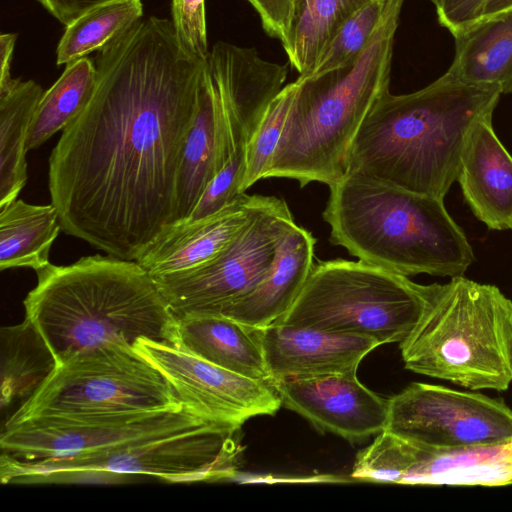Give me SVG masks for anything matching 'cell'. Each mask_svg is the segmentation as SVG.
Segmentation results:
<instances>
[{"mask_svg":"<svg viewBox=\"0 0 512 512\" xmlns=\"http://www.w3.org/2000/svg\"><path fill=\"white\" fill-rule=\"evenodd\" d=\"M96 83V66L88 57L67 64L39 101L29 130L27 150L39 148L55 133L68 127L89 102Z\"/></svg>","mask_w":512,"mask_h":512,"instance_id":"cell-28","label":"cell"},{"mask_svg":"<svg viewBox=\"0 0 512 512\" xmlns=\"http://www.w3.org/2000/svg\"><path fill=\"white\" fill-rule=\"evenodd\" d=\"M357 468L371 482L410 485L512 484V439L500 443L433 448L382 431L360 451Z\"/></svg>","mask_w":512,"mask_h":512,"instance_id":"cell-13","label":"cell"},{"mask_svg":"<svg viewBox=\"0 0 512 512\" xmlns=\"http://www.w3.org/2000/svg\"><path fill=\"white\" fill-rule=\"evenodd\" d=\"M496 86L444 75L409 94H382L366 115L347 155L346 172L444 199L457 180L470 129L493 115Z\"/></svg>","mask_w":512,"mask_h":512,"instance_id":"cell-2","label":"cell"},{"mask_svg":"<svg viewBox=\"0 0 512 512\" xmlns=\"http://www.w3.org/2000/svg\"><path fill=\"white\" fill-rule=\"evenodd\" d=\"M292 222L285 200L260 195L248 224L217 256L194 269L154 278L175 316L215 315L251 291L268 272Z\"/></svg>","mask_w":512,"mask_h":512,"instance_id":"cell-10","label":"cell"},{"mask_svg":"<svg viewBox=\"0 0 512 512\" xmlns=\"http://www.w3.org/2000/svg\"><path fill=\"white\" fill-rule=\"evenodd\" d=\"M1 409L14 412L29 400L57 367L36 328L25 320L1 328ZM13 412V413H14Z\"/></svg>","mask_w":512,"mask_h":512,"instance_id":"cell-26","label":"cell"},{"mask_svg":"<svg viewBox=\"0 0 512 512\" xmlns=\"http://www.w3.org/2000/svg\"><path fill=\"white\" fill-rule=\"evenodd\" d=\"M206 60L172 21L140 19L96 59L89 102L49 157L62 230L107 255L137 260L176 220V181Z\"/></svg>","mask_w":512,"mask_h":512,"instance_id":"cell-1","label":"cell"},{"mask_svg":"<svg viewBox=\"0 0 512 512\" xmlns=\"http://www.w3.org/2000/svg\"><path fill=\"white\" fill-rule=\"evenodd\" d=\"M371 0H295L285 39L290 65L307 77L340 27Z\"/></svg>","mask_w":512,"mask_h":512,"instance_id":"cell-27","label":"cell"},{"mask_svg":"<svg viewBox=\"0 0 512 512\" xmlns=\"http://www.w3.org/2000/svg\"><path fill=\"white\" fill-rule=\"evenodd\" d=\"M43 94L33 80L12 79L0 88V208L16 200L26 185L27 140Z\"/></svg>","mask_w":512,"mask_h":512,"instance_id":"cell-24","label":"cell"},{"mask_svg":"<svg viewBox=\"0 0 512 512\" xmlns=\"http://www.w3.org/2000/svg\"><path fill=\"white\" fill-rule=\"evenodd\" d=\"M208 424L215 423L184 406L86 417H35L1 429V459L30 462L88 454Z\"/></svg>","mask_w":512,"mask_h":512,"instance_id":"cell-11","label":"cell"},{"mask_svg":"<svg viewBox=\"0 0 512 512\" xmlns=\"http://www.w3.org/2000/svg\"><path fill=\"white\" fill-rule=\"evenodd\" d=\"M429 1L432 2L435 5L438 0H429Z\"/></svg>","mask_w":512,"mask_h":512,"instance_id":"cell-39","label":"cell"},{"mask_svg":"<svg viewBox=\"0 0 512 512\" xmlns=\"http://www.w3.org/2000/svg\"><path fill=\"white\" fill-rule=\"evenodd\" d=\"M244 142L247 143L229 101L212 78L206 61L198 110L185 140L177 175L174 223L189 216L207 185Z\"/></svg>","mask_w":512,"mask_h":512,"instance_id":"cell-16","label":"cell"},{"mask_svg":"<svg viewBox=\"0 0 512 512\" xmlns=\"http://www.w3.org/2000/svg\"><path fill=\"white\" fill-rule=\"evenodd\" d=\"M238 431L208 424L88 454L30 462L1 459V482H59L93 474H142L172 482L228 478L236 471Z\"/></svg>","mask_w":512,"mask_h":512,"instance_id":"cell-9","label":"cell"},{"mask_svg":"<svg viewBox=\"0 0 512 512\" xmlns=\"http://www.w3.org/2000/svg\"><path fill=\"white\" fill-rule=\"evenodd\" d=\"M257 11L264 31L282 42L287 34L295 0H247Z\"/></svg>","mask_w":512,"mask_h":512,"instance_id":"cell-35","label":"cell"},{"mask_svg":"<svg viewBox=\"0 0 512 512\" xmlns=\"http://www.w3.org/2000/svg\"><path fill=\"white\" fill-rule=\"evenodd\" d=\"M177 319L176 347L242 376L271 382L253 329L223 315H189Z\"/></svg>","mask_w":512,"mask_h":512,"instance_id":"cell-22","label":"cell"},{"mask_svg":"<svg viewBox=\"0 0 512 512\" xmlns=\"http://www.w3.org/2000/svg\"><path fill=\"white\" fill-rule=\"evenodd\" d=\"M271 383L282 405L301 415L319 431L359 442L384 430L388 399L364 386L358 380L357 372Z\"/></svg>","mask_w":512,"mask_h":512,"instance_id":"cell-15","label":"cell"},{"mask_svg":"<svg viewBox=\"0 0 512 512\" xmlns=\"http://www.w3.org/2000/svg\"><path fill=\"white\" fill-rule=\"evenodd\" d=\"M454 39L455 54L445 77L512 93V10L477 22Z\"/></svg>","mask_w":512,"mask_h":512,"instance_id":"cell-23","label":"cell"},{"mask_svg":"<svg viewBox=\"0 0 512 512\" xmlns=\"http://www.w3.org/2000/svg\"><path fill=\"white\" fill-rule=\"evenodd\" d=\"M172 23L180 44L206 60L209 55L205 0H172Z\"/></svg>","mask_w":512,"mask_h":512,"instance_id":"cell-33","label":"cell"},{"mask_svg":"<svg viewBox=\"0 0 512 512\" xmlns=\"http://www.w3.org/2000/svg\"><path fill=\"white\" fill-rule=\"evenodd\" d=\"M315 239L292 222L279 239L272 264L261 281L247 294L218 314L253 330L279 319L292 305L313 266Z\"/></svg>","mask_w":512,"mask_h":512,"instance_id":"cell-20","label":"cell"},{"mask_svg":"<svg viewBox=\"0 0 512 512\" xmlns=\"http://www.w3.org/2000/svg\"><path fill=\"white\" fill-rule=\"evenodd\" d=\"M296 92V82L284 86L266 108L261 120L246 143V169L243 193L263 179L280 143Z\"/></svg>","mask_w":512,"mask_h":512,"instance_id":"cell-30","label":"cell"},{"mask_svg":"<svg viewBox=\"0 0 512 512\" xmlns=\"http://www.w3.org/2000/svg\"><path fill=\"white\" fill-rule=\"evenodd\" d=\"M271 382L357 372L380 343L370 337L272 323L255 329Z\"/></svg>","mask_w":512,"mask_h":512,"instance_id":"cell-17","label":"cell"},{"mask_svg":"<svg viewBox=\"0 0 512 512\" xmlns=\"http://www.w3.org/2000/svg\"><path fill=\"white\" fill-rule=\"evenodd\" d=\"M405 0H386L369 43L352 63L301 78L263 179L332 185L346 173L350 146L376 100L389 91L394 37Z\"/></svg>","mask_w":512,"mask_h":512,"instance_id":"cell-5","label":"cell"},{"mask_svg":"<svg viewBox=\"0 0 512 512\" xmlns=\"http://www.w3.org/2000/svg\"><path fill=\"white\" fill-rule=\"evenodd\" d=\"M323 219L330 242L366 263L404 275L464 276L474 252L444 199L357 172L329 186Z\"/></svg>","mask_w":512,"mask_h":512,"instance_id":"cell-4","label":"cell"},{"mask_svg":"<svg viewBox=\"0 0 512 512\" xmlns=\"http://www.w3.org/2000/svg\"><path fill=\"white\" fill-rule=\"evenodd\" d=\"M405 368L471 390L512 383V301L498 287L464 276L438 287L400 342Z\"/></svg>","mask_w":512,"mask_h":512,"instance_id":"cell-6","label":"cell"},{"mask_svg":"<svg viewBox=\"0 0 512 512\" xmlns=\"http://www.w3.org/2000/svg\"><path fill=\"white\" fill-rule=\"evenodd\" d=\"M510 10H512V0H487L482 18L479 21L497 17Z\"/></svg>","mask_w":512,"mask_h":512,"instance_id":"cell-38","label":"cell"},{"mask_svg":"<svg viewBox=\"0 0 512 512\" xmlns=\"http://www.w3.org/2000/svg\"><path fill=\"white\" fill-rule=\"evenodd\" d=\"M142 15L141 0H116L85 12L66 26L57 47V65H67L100 51Z\"/></svg>","mask_w":512,"mask_h":512,"instance_id":"cell-29","label":"cell"},{"mask_svg":"<svg viewBox=\"0 0 512 512\" xmlns=\"http://www.w3.org/2000/svg\"><path fill=\"white\" fill-rule=\"evenodd\" d=\"M213 77L225 91L246 141L266 108L283 88L287 65L262 59L254 48L217 42L206 59Z\"/></svg>","mask_w":512,"mask_h":512,"instance_id":"cell-21","label":"cell"},{"mask_svg":"<svg viewBox=\"0 0 512 512\" xmlns=\"http://www.w3.org/2000/svg\"><path fill=\"white\" fill-rule=\"evenodd\" d=\"M58 21L70 24L85 12L116 0H37Z\"/></svg>","mask_w":512,"mask_h":512,"instance_id":"cell-36","label":"cell"},{"mask_svg":"<svg viewBox=\"0 0 512 512\" xmlns=\"http://www.w3.org/2000/svg\"><path fill=\"white\" fill-rule=\"evenodd\" d=\"M134 347L165 376L181 404L208 422L239 430L248 419L272 416L282 406L271 382L234 373L168 343L139 338Z\"/></svg>","mask_w":512,"mask_h":512,"instance_id":"cell-14","label":"cell"},{"mask_svg":"<svg viewBox=\"0 0 512 512\" xmlns=\"http://www.w3.org/2000/svg\"><path fill=\"white\" fill-rule=\"evenodd\" d=\"M437 287L361 260L318 261L290 308L274 323L362 335L380 345L400 343Z\"/></svg>","mask_w":512,"mask_h":512,"instance_id":"cell-7","label":"cell"},{"mask_svg":"<svg viewBox=\"0 0 512 512\" xmlns=\"http://www.w3.org/2000/svg\"><path fill=\"white\" fill-rule=\"evenodd\" d=\"M486 2L487 0H438L435 4L438 22L455 37L482 18Z\"/></svg>","mask_w":512,"mask_h":512,"instance_id":"cell-34","label":"cell"},{"mask_svg":"<svg viewBox=\"0 0 512 512\" xmlns=\"http://www.w3.org/2000/svg\"><path fill=\"white\" fill-rule=\"evenodd\" d=\"M60 230L59 214L52 203L35 205L16 199L0 208V269L38 271L46 267Z\"/></svg>","mask_w":512,"mask_h":512,"instance_id":"cell-25","label":"cell"},{"mask_svg":"<svg viewBox=\"0 0 512 512\" xmlns=\"http://www.w3.org/2000/svg\"><path fill=\"white\" fill-rule=\"evenodd\" d=\"M383 431L433 448L512 439V408L482 393L414 382L388 398Z\"/></svg>","mask_w":512,"mask_h":512,"instance_id":"cell-12","label":"cell"},{"mask_svg":"<svg viewBox=\"0 0 512 512\" xmlns=\"http://www.w3.org/2000/svg\"><path fill=\"white\" fill-rule=\"evenodd\" d=\"M385 3L386 0H371L354 13L336 32L307 77L323 74L355 61L374 34Z\"/></svg>","mask_w":512,"mask_h":512,"instance_id":"cell-31","label":"cell"},{"mask_svg":"<svg viewBox=\"0 0 512 512\" xmlns=\"http://www.w3.org/2000/svg\"><path fill=\"white\" fill-rule=\"evenodd\" d=\"M17 35L14 33L0 36V88L6 86L11 80L10 63Z\"/></svg>","mask_w":512,"mask_h":512,"instance_id":"cell-37","label":"cell"},{"mask_svg":"<svg viewBox=\"0 0 512 512\" xmlns=\"http://www.w3.org/2000/svg\"><path fill=\"white\" fill-rule=\"evenodd\" d=\"M23 301L26 319L57 366L73 355L139 338L178 344V319L154 278L136 260L99 254L36 271Z\"/></svg>","mask_w":512,"mask_h":512,"instance_id":"cell-3","label":"cell"},{"mask_svg":"<svg viewBox=\"0 0 512 512\" xmlns=\"http://www.w3.org/2000/svg\"><path fill=\"white\" fill-rule=\"evenodd\" d=\"M483 117L470 129L457 181L474 216L491 230L512 229V156Z\"/></svg>","mask_w":512,"mask_h":512,"instance_id":"cell-19","label":"cell"},{"mask_svg":"<svg viewBox=\"0 0 512 512\" xmlns=\"http://www.w3.org/2000/svg\"><path fill=\"white\" fill-rule=\"evenodd\" d=\"M245 169L246 142L237 146L225 165L207 185L192 212L181 221H193L213 215L236 201L244 194L241 186Z\"/></svg>","mask_w":512,"mask_h":512,"instance_id":"cell-32","label":"cell"},{"mask_svg":"<svg viewBox=\"0 0 512 512\" xmlns=\"http://www.w3.org/2000/svg\"><path fill=\"white\" fill-rule=\"evenodd\" d=\"M174 388L134 346L113 343L57 366L2 428L35 417H86L180 408Z\"/></svg>","mask_w":512,"mask_h":512,"instance_id":"cell-8","label":"cell"},{"mask_svg":"<svg viewBox=\"0 0 512 512\" xmlns=\"http://www.w3.org/2000/svg\"><path fill=\"white\" fill-rule=\"evenodd\" d=\"M260 195L242 194L221 211L167 227L136 260L153 278L194 269L217 256L248 224Z\"/></svg>","mask_w":512,"mask_h":512,"instance_id":"cell-18","label":"cell"}]
</instances>
